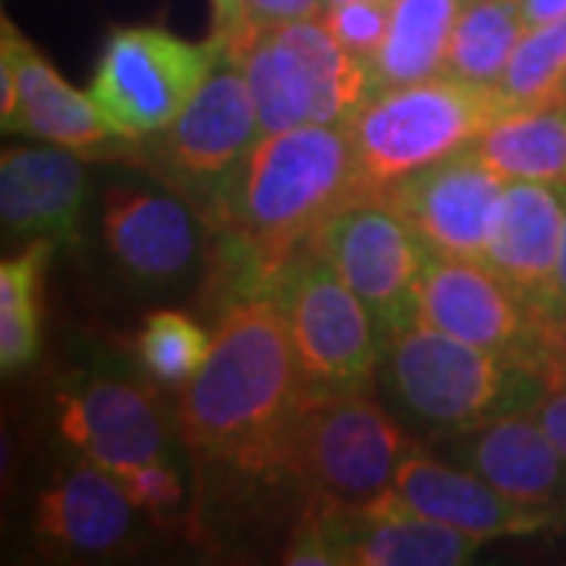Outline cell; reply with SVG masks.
Instances as JSON below:
<instances>
[{"instance_id":"31","label":"cell","mask_w":566,"mask_h":566,"mask_svg":"<svg viewBox=\"0 0 566 566\" xmlns=\"http://www.w3.org/2000/svg\"><path fill=\"white\" fill-rule=\"evenodd\" d=\"M560 312H566V208H564V230H560V252H557V268L551 277V290L545 300V318H557Z\"/></svg>"},{"instance_id":"26","label":"cell","mask_w":566,"mask_h":566,"mask_svg":"<svg viewBox=\"0 0 566 566\" xmlns=\"http://www.w3.org/2000/svg\"><path fill=\"white\" fill-rule=\"evenodd\" d=\"M390 22V0H346L324 10V25L359 63L375 61Z\"/></svg>"},{"instance_id":"10","label":"cell","mask_w":566,"mask_h":566,"mask_svg":"<svg viewBox=\"0 0 566 566\" xmlns=\"http://www.w3.org/2000/svg\"><path fill=\"white\" fill-rule=\"evenodd\" d=\"M504 186L501 174L465 148L394 182L385 199L400 211L431 255L485 262Z\"/></svg>"},{"instance_id":"7","label":"cell","mask_w":566,"mask_h":566,"mask_svg":"<svg viewBox=\"0 0 566 566\" xmlns=\"http://www.w3.org/2000/svg\"><path fill=\"white\" fill-rule=\"evenodd\" d=\"M221 54V41H186L158 25H123L104 44L88 98L111 136L151 139L196 98Z\"/></svg>"},{"instance_id":"13","label":"cell","mask_w":566,"mask_h":566,"mask_svg":"<svg viewBox=\"0 0 566 566\" xmlns=\"http://www.w3.org/2000/svg\"><path fill=\"white\" fill-rule=\"evenodd\" d=\"M453 460L482 475L516 504L560 516L566 506V460L538 416L523 406L457 434Z\"/></svg>"},{"instance_id":"5","label":"cell","mask_w":566,"mask_h":566,"mask_svg":"<svg viewBox=\"0 0 566 566\" xmlns=\"http://www.w3.org/2000/svg\"><path fill=\"white\" fill-rule=\"evenodd\" d=\"M409 453L412 444L400 422L365 390L305 394L286 475L322 504L365 506L394 488Z\"/></svg>"},{"instance_id":"9","label":"cell","mask_w":566,"mask_h":566,"mask_svg":"<svg viewBox=\"0 0 566 566\" xmlns=\"http://www.w3.org/2000/svg\"><path fill=\"white\" fill-rule=\"evenodd\" d=\"M419 322L506 363L545 368L547 318L485 262L431 255L419 283Z\"/></svg>"},{"instance_id":"12","label":"cell","mask_w":566,"mask_h":566,"mask_svg":"<svg viewBox=\"0 0 566 566\" xmlns=\"http://www.w3.org/2000/svg\"><path fill=\"white\" fill-rule=\"evenodd\" d=\"M61 434L70 444L120 475L167 457V422L155 394L133 378L98 375L61 397Z\"/></svg>"},{"instance_id":"29","label":"cell","mask_w":566,"mask_h":566,"mask_svg":"<svg viewBox=\"0 0 566 566\" xmlns=\"http://www.w3.org/2000/svg\"><path fill=\"white\" fill-rule=\"evenodd\" d=\"M327 10V0H245V20L249 25H286V22L318 20Z\"/></svg>"},{"instance_id":"22","label":"cell","mask_w":566,"mask_h":566,"mask_svg":"<svg viewBox=\"0 0 566 566\" xmlns=\"http://www.w3.org/2000/svg\"><path fill=\"white\" fill-rule=\"evenodd\" d=\"M526 29L520 0H463L450 35L444 76L497 88Z\"/></svg>"},{"instance_id":"33","label":"cell","mask_w":566,"mask_h":566,"mask_svg":"<svg viewBox=\"0 0 566 566\" xmlns=\"http://www.w3.org/2000/svg\"><path fill=\"white\" fill-rule=\"evenodd\" d=\"M214 7V35L230 39L243 29L245 22V0H211Z\"/></svg>"},{"instance_id":"2","label":"cell","mask_w":566,"mask_h":566,"mask_svg":"<svg viewBox=\"0 0 566 566\" xmlns=\"http://www.w3.org/2000/svg\"><path fill=\"white\" fill-rule=\"evenodd\" d=\"M353 196L359 186L349 126L305 123L259 136L214 186L218 227L230 237L233 274H240L237 300L268 293Z\"/></svg>"},{"instance_id":"27","label":"cell","mask_w":566,"mask_h":566,"mask_svg":"<svg viewBox=\"0 0 566 566\" xmlns=\"http://www.w3.org/2000/svg\"><path fill=\"white\" fill-rule=\"evenodd\" d=\"M117 482H120L123 491H126V497L139 506V510H155V513H161V510L180 506L182 501L180 472L167 463V457H164V460H151V463L126 469V472L117 475Z\"/></svg>"},{"instance_id":"17","label":"cell","mask_w":566,"mask_h":566,"mask_svg":"<svg viewBox=\"0 0 566 566\" xmlns=\"http://www.w3.org/2000/svg\"><path fill=\"white\" fill-rule=\"evenodd\" d=\"M566 186L506 180L485 264L545 315V300L560 252Z\"/></svg>"},{"instance_id":"14","label":"cell","mask_w":566,"mask_h":566,"mask_svg":"<svg viewBox=\"0 0 566 566\" xmlns=\"http://www.w3.org/2000/svg\"><path fill=\"white\" fill-rule=\"evenodd\" d=\"M390 497L424 520L444 523L482 542L506 535H532L560 520L557 513L510 501L472 469L438 463L416 450L397 469Z\"/></svg>"},{"instance_id":"15","label":"cell","mask_w":566,"mask_h":566,"mask_svg":"<svg viewBox=\"0 0 566 566\" xmlns=\"http://www.w3.org/2000/svg\"><path fill=\"white\" fill-rule=\"evenodd\" d=\"M85 205V167L57 148H7L0 155V221L13 243L80 240Z\"/></svg>"},{"instance_id":"34","label":"cell","mask_w":566,"mask_h":566,"mask_svg":"<svg viewBox=\"0 0 566 566\" xmlns=\"http://www.w3.org/2000/svg\"><path fill=\"white\" fill-rule=\"evenodd\" d=\"M523 20L526 25H545V22L564 20L566 17V0H520Z\"/></svg>"},{"instance_id":"30","label":"cell","mask_w":566,"mask_h":566,"mask_svg":"<svg viewBox=\"0 0 566 566\" xmlns=\"http://www.w3.org/2000/svg\"><path fill=\"white\" fill-rule=\"evenodd\" d=\"M17 102H20L17 63H13V54H10L7 48H0V120H3V129L13 123Z\"/></svg>"},{"instance_id":"6","label":"cell","mask_w":566,"mask_h":566,"mask_svg":"<svg viewBox=\"0 0 566 566\" xmlns=\"http://www.w3.org/2000/svg\"><path fill=\"white\" fill-rule=\"evenodd\" d=\"M268 293L281 305L305 394L368 390L385 363V331L315 245L293 255Z\"/></svg>"},{"instance_id":"8","label":"cell","mask_w":566,"mask_h":566,"mask_svg":"<svg viewBox=\"0 0 566 566\" xmlns=\"http://www.w3.org/2000/svg\"><path fill=\"white\" fill-rule=\"evenodd\" d=\"M312 245L368 305L387 340L419 322L428 249L385 196H353L327 218Z\"/></svg>"},{"instance_id":"23","label":"cell","mask_w":566,"mask_h":566,"mask_svg":"<svg viewBox=\"0 0 566 566\" xmlns=\"http://www.w3.org/2000/svg\"><path fill=\"white\" fill-rule=\"evenodd\" d=\"M57 243L35 240L0 264V368L17 375L39 359L41 286Z\"/></svg>"},{"instance_id":"21","label":"cell","mask_w":566,"mask_h":566,"mask_svg":"<svg viewBox=\"0 0 566 566\" xmlns=\"http://www.w3.org/2000/svg\"><path fill=\"white\" fill-rule=\"evenodd\" d=\"M472 151L504 180L566 186V102L506 111L472 142Z\"/></svg>"},{"instance_id":"28","label":"cell","mask_w":566,"mask_h":566,"mask_svg":"<svg viewBox=\"0 0 566 566\" xmlns=\"http://www.w3.org/2000/svg\"><path fill=\"white\" fill-rule=\"evenodd\" d=\"M538 422L545 424V431L551 434V441L557 444V450L564 453L566 460V375L564 371H542L538 381V394L528 406Z\"/></svg>"},{"instance_id":"3","label":"cell","mask_w":566,"mask_h":566,"mask_svg":"<svg viewBox=\"0 0 566 566\" xmlns=\"http://www.w3.org/2000/svg\"><path fill=\"white\" fill-rule=\"evenodd\" d=\"M501 114L494 85L453 76L375 92L349 120L359 196H385L409 174L472 148Z\"/></svg>"},{"instance_id":"4","label":"cell","mask_w":566,"mask_h":566,"mask_svg":"<svg viewBox=\"0 0 566 566\" xmlns=\"http://www.w3.org/2000/svg\"><path fill=\"white\" fill-rule=\"evenodd\" d=\"M385 381L406 416L457 438L501 412L532 406L542 375L416 322L387 340Z\"/></svg>"},{"instance_id":"11","label":"cell","mask_w":566,"mask_h":566,"mask_svg":"<svg viewBox=\"0 0 566 566\" xmlns=\"http://www.w3.org/2000/svg\"><path fill=\"white\" fill-rule=\"evenodd\" d=\"M218 39V35H214ZM221 41V39H218ZM262 126L245 82L243 63L221 41V54L196 98L164 133L151 136V155L170 177L189 182H218L243 161L259 142Z\"/></svg>"},{"instance_id":"19","label":"cell","mask_w":566,"mask_h":566,"mask_svg":"<svg viewBox=\"0 0 566 566\" xmlns=\"http://www.w3.org/2000/svg\"><path fill=\"white\" fill-rule=\"evenodd\" d=\"M0 48L13 54L17 82H20V102H17V114L7 126V133L10 129L29 133L35 139L73 148V151H88L111 136L88 92L82 95L70 82H63L57 70L41 57L7 17L0 29Z\"/></svg>"},{"instance_id":"25","label":"cell","mask_w":566,"mask_h":566,"mask_svg":"<svg viewBox=\"0 0 566 566\" xmlns=\"http://www.w3.org/2000/svg\"><path fill=\"white\" fill-rule=\"evenodd\" d=\"M136 353L148 378L167 387H186L208 359L211 337L186 312L161 308L142 324Z\"/></svg>"},{"instance_id":"16","label":"cell","mask_w":566,"mask_h":566,"mask_svg":"<svg viewBox=\"0 0 566 566\" xmlns=\"http://www.w3.org/2000/svg\"><path fill=\"white\" fill-rule=\"evenodd\" d=\"M102 230L114 262L142 283L177 281L202 249L199 218L167 192L114 189L104 202Z\"/></svg>"},{"instance_id":"20","label":"cell","mask_w":566,"mask_h":566,"mask_svg":"<svg viewBox=\"0 0 566 566\" xmlns=\"http://www.w3.org/2000/svg\"><path fill=\"white\" fill-rule=\"evenodd\" d=\"M463 0H390L381 51L368 63L375 92L444 76L453 22Z\"/></svg>"},{"instance_id":"1","label":"cell","mask_w":566,"mask_h":566,"mask_svg":"<svg viewBox=\"0 0 566 566\" xmlns=\"http://www.w3.org/2000/svg\"><path fill=\"white\" fill-rule=\"evenodd\" d=\"M305 387L277 300H233L199 375L182 387L180 428L205 463L283 479Z\"/></svg>"},{"instance_id":"32","label":"cell","mask_w":566,"mask_h":566,"mask_svg":"<svg viewBox=\"0 0 566 566\" xmlns=\"http://www.w3.org/2000/svg\"><path fill=\"white\" fill-rule=\"evenodd\" d=\"M542 371L566 375V312L545 324V368Z\"/></svg>"},{"instance_id":"18","label":"cell","mask_w":566,"mask_h":566,"mask_svg":"<svg viewBox=\"0 0 566 566\" xmlns=\"http://www.w3.org/2000/svg\"><path fill=\"white\" fill-rule=\"evenodd\" d=\"M133 510L117 475L85 457L44 488L35 532L70 554H111L129 542Z\"/></svg>"},{"instance_id":"35","label":"cell","mask_w":566,"mask_h":566,"mask_svg":"<svg viewBox=\"0 0 566 566\" xmlns=\"http://www.w3.org/2000/svg\"><path fill=\"white\" fill-rule=\"evenodd\" d=\"M331 3H346V0H327V7H331Z\"/></svg>"},{"instance_id":"24","label":"cell","mask_w":566,"mask_h":566,"mask_svg":"<svg viewBox=\"0 0 566 566\" xmlns=\"http://www.w3.org/2000/svg\"><path fill=\"white\" fill-rule=\"evenodd\" d=\"M497 95L506 111L566 102V17L526 29L497 82Z\"/></svg>"}]
</instances>
